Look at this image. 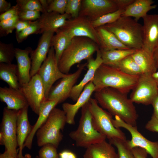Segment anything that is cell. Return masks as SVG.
Returning <instances> with one entry per match:
<instances>
[{
	"instance_id": "cell-41",
	"label": "cell",
	"mask_w": 158,
	"mask_h": 158,
	"mask_svg": "<svg viewBox=\"0 0 158 158\" xmlns=\"http://www.w3.org/2000/svg\"><path fill=\"white\" fill-rule=\"evenodd\" d=\"M82 0H68L65 13L70 15L72 18L79 16Z\"/></svg>"
},
{
	"instance_id": "cell-35",
	"label": "cell",
	"mask_w": 158,
	"mask_h": 158,
	"mask_svg": "<svg viewBox=\"0 0 158 158\" xmlns=\"http://www.w3.org/2000/svg\"><path fill=\"white\" fill-rule=\"evenodd\" d=\"M16 33L17 42L21 43L29 35L33 34H41V26L39 19L32 21L30 24L23 30Z\"/></svg>"
},
{
	"instance_id": "cell-26",
	"label": "cell",
	"mask_w": 158,
	"mask_h": 158,
	"mask_svg": "<svg viewBox=\"0 0 158 158\" xmlns=\"http://www.w3.org/2000/svg\"><path fill=\"white\" fill-rule=\"evenodd\" d=\"M154 1L152 0H134L126 9L121 16L133 17L138 21L143 18L150 10L155 8L157 6L153 5Z\"/></svg>"
},
{
	"instance_id": "cell-29",
	"label": "cell",
	"mask_w": 158,
	"mask_h": 158,
	"mask_svg": "<svg viewBox=\"0 0 158 158\" xmlns=\"http://www.w3.org/2000/svg\"><path fill=\"white\" fill-rule=\"evenodd\" d=\"M137 50L135 49H116L109 51L100 50V51L103 64L116 67L123 59L131 55Z\"/></svg>"
},
{
	"instance_id": "cell-42",
	"label": "cell",
	"mask_w": 158,
	"mask_h": 158,
	"mask_svg": "<svg viewBox=\"0 0 158 158\" xmlns=\"http://www.w3.org/2000/svg\"><path fill=\"white\" fill-rule=\"evenodd\" d=\"M40 13L37 11L19 10L18 16L20 20L33 21L40 18Z\"/></svg>"
},
{
	"instance_id": "cell-32",
	"label": "cell",
	"mask_w": 158,
	"mask_h": 158,
	"mask_svg": "<svg viewBox=\"0 0 158 158\" xmlns=\"http://www.w3.org/2000/svg\"><path fill=\"white\" fill-rule=\"evenodd\" d=\"M116 67L124 73L130 75H139L143 74L140 68L131 55L123 59Z\"/></svg>"
},
{
	"instance_id": "cell-9",
	"label": "cell",
	"mask_w": 158,
	"mask_h": 158,
	"mask_svg": "<svg viewBox=\"0 0 158 158\" xmlns=\"http://www.w3.org/2000/svg\"><path fill=\"white\" fill-rule=\"evenodd\" d=\"M112 122L115 127L123 128L130 133L131 138L130 140H128V142L131 148H141L145 150L152 158H158V141H152L147 139L139 132L137 126L126 123L117 116H115Z\"/></svg>"
},
{
	"instance_id": "cell-49",
	"label": "cell",
	"mask_w": 158,
	"mask_h": 158,
	"mask_svg": "<svg viewBox=\"0 0 158 158\" xmlns=\"http://www.w3.org/2000/svg\"><path fill=\"white\" fill-rule=\"evenodd\" d=\"M59 158H77L76 154L68 150H64L59 154Z\"/></svg>"
},
{
	"instance_id": "cell-39",
	"label": "cell",
	"mask_w": 158,
	"mask_h": 158,
	"mask_svg": "<svg viewBox=\"0 0 158 158\" xmlns=\"http://www.w3.org/2000/svg\"><path fill=\"white\" fill-rule=\"evenodd\" d=\"M19 20L18 16L10 20L0 21V37L5 36L12 33L15 29L17 22Z\"/></svg>"
},
{
	"instance_id": "cell-23",
	"label": "cell",
	"mask_w": 158,
	"mask_h": 158,
	"mask_svg": "<svg viewBox=\"0 0 158 158\" xmlns=\"http://www.w3.org/2000/svg\"><path fill=\"white\" fill-rule=\"evenodd\" d=\"M71 18L70 15L66 13L61 14L55 12L42 13L39 19L41 26V34L46 31L56 32L65 25L68 20Z\"/></svg>"
},
{
	"instance_id": "cell-50",
	"label": "cell",
	"mask_w": 158,
	"mask_h": 158,
	"mask_svg": "<svg viewBox=\"0 0 158 158\" xmlns=\"http://www.w3.org/2000/svg\"><path fill=\"white\" fill-rule=\"evenodd\" d=\"M151 104L153 108V113L152 114L158 119V94L153 99Z\"/></svg>"
},
{
	"instance_id": "cell-53",
	"label": "cell",
	"mask_w": 158,
	"mask_h": 158,
	"mask_svg": "<svg viewBox=\"0 0 158 158\" xmlns=\"http://www.w3.org/2000/svg\"><path fill=\"white\" fill-rule=\"evenodd\" d=\"M153 56L156 67L158 69V47L153 52Z\"/></svg>"
},
{
	"instance_id": "cell-24",
	"label": "cell",
	"mask_w": 158,
	"mask_h": 158,
	"mask_svg": "<svg viewBox=\"0 0 158 158\" xmlns=\"http://www.w3.org/2000/svg\"><path fill=\"white\" fill-rule=\"evenodd\" d=\"M58 104L56 102L47 99L42 102L40 106L39 117L32 126L31 132L24 143L23 148L26 147L30 150L31 149L33 139L37 132L44 123L52 110Z\"/></svg>"
},
{
	"instance_id": "cell-8",
	"label": "cell",
	"mask_w": 158,
	"mask_h": 158,
	"mask_svg": "<svg viewBox=\"0 0 158 158\" xmlns=\"http://www.w3.org/2000/svg\"><path fill=\"white\" fill-rule=\"evenodd\" d=\"M19 110L10 109L6 107L3 109L1 130L4 137L5 151L10 155L18 157L16 148L17 120Z\"/></svg>"
},
{
	"instance_id": "cell-43",
	"label": "cell",
	"mask_w": 158,
	"mask_h": 158,
	"mask_svg": "<svg viewBox=\"0 0 158 158\" xmlns=\"http://www.w3.org/2000/svg\"><path fill=\"white\" fill-rule=\"evenodd\" d=\"M19 11V7L17 4L12 6L8 11L0 14V21L7 20L18 16Z\"/></svg>"
},
{
	"instance_id": "cell-33",
	"label": "cell",
	"mask_w": 158,
	"mask_h": 158,
	"mask_svg": "<svg viewBox=\"0 0 158 158\" xmlns=\"http://www.w3.org/2000/svg\"><path fill=\"white\" fill-rule=\"evenodd\" d=\"M109 142L116 147L119 158H135L128 140L118 138L109 140Z\"/></svg>"
},
{
	"instance_id": "cell-27",
	"label": "cell",
	"mask_w": 158,
	"mask_h": 158,
	"mask_svg": "<svg viewBox=\"0 0 158 158\" xmlns=\"http://www.w3.org/2000/svg\"><path fill=\"white\" fill-rule=\"evenodd\" d=\"M95 29L99 37L100 50L109 51L130 49L121 43L112 33L103 26Z\"/></svg>"
},
{
	"instance_id": "cell-37",
	"label": "cell",
	"mask_w": 158,
	"mask_h": 158,
	"mask_svg": "<svg viewBox=\"0 0 158 158\" xmlns=\"http://www.w3.org/2000/svg\"><path fill=\"white\" fill-rule=\"evenodd\" d=\"M16 4L21 10L37 11L43 12L41 4L38 0H17Z\"/></svg>"
},
{
	"instance_id": "cell-16",
	"label": "cell",
	"mask_w": 158,
	"mask_h": 158,
	"mask_svg": "<svg viewBox=\"0 0 158 158\" xmlns=\"http://www.w3.org/2000/svg\"><path fill=\"white\" fill-rule=\"evenodd\" d=\"M142 49L153 55L158 47V14H147L143 18Z\"/></svg>"
},
{
	"instance_id": "cell-46",
	"label": "cell",
	"mask_w": 158,
	"mask_h": 158,
	"mask_svg": "<svg viewBox=\"0 0 158 158\" xmlns=\"http://www.w3.org/2000/svg\"><path fill=\"white\" fill-rule=\"evenodd\" d=\"M132 151L135 158H147L148 154L145 150L139 147L132 148Z\"/></svg>"
},
{
	"instance_id": "cell-36",
	"label": "cell",
	"mask_w": 158,
	"mask_h": 158,
	"mask_svg": "<svg viewBox=\"0 0 158 158\" xmlns=\"http://www.w3.org/2000/svg\"><path fill=\"white\" fill-rule=\"evenodd\" d=\"M15 49L12 43L0 41V63H12L15 57Z\"/></svg>"
},
{
	"instance_id": "cell-18",
	"label": "cell",
	"mask_w": 158,
	"mask_h": 158,
	"mask_svg": "<svg viewBox=\"0 0 158 158\" xmlns=\"http://www.w3.org/2000/svg\"><path fill=\"white\" fill-rule=\"evenodd\" d=\"M87 60V71L80 82L73 87L70 96L69 98L74 102L77 101L85 87L92 80L96 71L103 63L100 49L96 52L95 59L92 57Z\"/></svg>"
},
{
	"instance_id": "cell-2",
	"label": "cell",
	"mask_w": 158,
	"mask_h": 158,
	"mask_svg": "<svg viewBox=\"0 0 158 158\" xmlns=\"http://www.w3.org/2000/svg\"><path fill=\"white\" fill-rule=\"evenodd\" d=\"M140 75L128 74L117 67L103 63L96 71L92 81L95 90L110 87L127 94L134 88Z\"/></svg>"
},
{
	"instance_id": "cell-13",
	"label": "cell",
	"mask_w": 158,
	"mask_h": 158,
	"mask_svg": "<svg viewBox=\"0 0 158 158\" xmlns=\"http://www.w3.org/2000/svg\"><path fill=\"white\" fill-rule=\"evenodd\" d=\"M19 89L32 110L38 115L40 104L46 99L44 87L38 74L32 77L28 83L20 85Z\"/></svg>"
},
{
	"instance_id": "cell-5",
	"label": "cell",
	"mask_w": 158,
	"mask_h": 158,
	"mask_svg": "<svg viewBox=\"0 0 158 158\" xmlns=\"http://www.w3.org/2000/svg\"><path fill=\"white\" fill-rule=\"evenodd\" d=\"M66 123L64 111L55 107L54 108L45 122L36 133L38 146L42 147L50 143L57 148L63 138L61 131L63 130Z\"/></svg>"
},
{
	"instance_id": "cell-30",
	"label": "cell",
	"mask_w": 158,
	"mask_h": 158,
	"mask_svg": "<svg viewBox=\"0 0 158 158\" xmlns=\"http://www.w3.org/2000/svg\"><path fill=\"white\" fill-rule=\"evenodd\" d=\"M0 79L6 83L9 87L19 89L20 84L17 76V65L0 63Z\"/></svg>"
},
{
	"instance_id": "cell-25",
	"label": "cell",
	"mask_w": 158,
	"mask_h": 158,
	"mask_svg": "<svg viewBox=\"0 0 158 158\" xmlns=\"http://www.w3.org/2000/svg\"><path fill=\"white\" fill-rule=\"evenodd\" d=\"M83 158H119L113 146L106 140L87 148Z\"/></svg>"
},
{
	"instance_id": "cell-48",
	"label": "cell",
	"mask_w": 158,
	"mask_h": 158,
	"mask_svg": "<svg viewBox=\"0 0 158 158\" xmlns=\"http://www.w3.org/2000/svg\"><path fill=\"white\" fill-rule=\"evenodd\" d=\"M11 7V3L5 0H0V13L1 14L8 11Z\"/></svg>"
},
{
	"instance_id": "cell-20",
	"label": "cell",
	"mask_w": 158,
	"mask_h": 158,
	"mask_svg": "<svg viewBox=\"0 0 158 158\" xmlns=\"http://www.w3.org/2000/svg\"><path fill=\"white\" fill-rule=\"evenodd\" d=\"M32 49L30 47L25 49L15 48V58L17 61V76L20 85L26 84L31 77L30 71L31 61L29 56Z\"/></svg>"
},
{
	"instance_id": "cell-7",
	"label": "cell",
	"mask_w": 158,
	"mask_h": 158,
	"mask_svg": "<svg viewBox=\"0 0 158 158\" xmlns=\"http://www.w3.org/2000/svg\"><path fill=\"white\" fill-rule=\"evenodd\" d=\"M88 103L92 125L96 130L109 140L115 138L126 140L124 133L113 125L111 114L100 107L94 98H91Z\"/></svg>"
},
{
	"instance_id": "cell-52",
	"label": "cell",
	"mask_w": 158,
	"mask_h": 158,
	"mask_svg": "<svg viewBox=\"0 0 158 158\" xmlns=\"http://www.w3.org/2000/svg\"><path fill=\"white\" fill-rule=\"evenodd\" d=\"M43 10V12H47L48 6V0H39Z\"/></svg>"
},
{
	"instance_id": "cell-31",
	"label": "cell",
	"mask_w": 158,
	"mask_h": 158,
	"mask_svg": "<svg viewBox=\"0 0 158 158\" xmlns=\"http://www.w3.org/2000/svg\"><path fill=\"white\" fill-rule=\"evenodd\" d=\"M52 37L51 47L55 51L56 61L58 63L63 52L70 43L72 39L64 31L59 29Z\"/></svg>"
},
{
	"instance_id": "cell-55",
	"label": "cell",
	"mask_w": 158,
	"mask_h": 158,
	"mask_svg": "<svg viewBox=\"0 0 158 158\" xmlns=\"http://www.w3.org/2000/svg\"><path fill=\"white\" fill-rule=\"evenodd\" d=\"M35 158H39L38 156H36L35 157Z\"/></svg>"
},
{
	"instance_id": "cell-28",
	"label": "cell",
	"mask_w": 158,
	"mask_h": 158,
	"mask_svg": "<svg viewBox=\"0 0 158 158\" xmlns=\"http://www.w3.org/2000/svg\"><path fill=\"white\" fill-rule=\"evenodd\" d=\"M131 56L139 65L143 73L152 75L157 71L153 55L141 49L137 50Z\"/></svg>"
},
{
	"instance_id": "cell-4",
	"label": "cell",
	"mask_w": 158,
	"mask_h": 158,
	"mask_svg": "<svg viewBox=\"0 0 158 158\" xmlns=\"http://www.w3.org/2000/svg\"><path fill=\"white\" fill-rule=\"evenodd\" d=\"M130 49H139L143 46L142 25L130 17L121 16L115 22L103 26Z\"/></svg>"
},
{
	"instance_id": "cell-11",
	"label": "cell",
	"mask_w": 158,
	"mask_h": 158,
	"mask_svg": "<svg viewBox=\"0 0 158 158\" xmlns=\"http://www.w3.org/2000/svg\"><path fill=\"white\" fill-rule=\"evenodd\" d=\"M37 73L42 82L47 99L54 83L67 75L62 73L59 68L53 47H50L47 57L42 64Z\"/></svg>"
},
{
	"instance_id": "cell-17",
	"label": "cell",
	"mask_w": 158,
	"mask_h": 158,
	"mask_svg": "<svg viewBox=\"0 0 158 158\" xmlns=\"http://www.w3.org/2000/svg\"><path fill=\"white\" fill-rule=\"evenodd\" d=\"M54 32H44L40 38L37 46L30 54L31 61L30 76L31 78L37 73L42 64L46 59L51 47V42Z\"/></svg>"
},
{
	"instance_id": "cell-1",
	"label": "cell",
	"mask_w": 158,
	"mask_h": 158,
	"mask_svg": "<svg viewBox=\"0 0 158 158\" xmlns=\"http://www.w3.org/2000/svg\"><path fill=\"white\" fill-rule=\"evenodd\" d=\"M94 99L104 109L112 115L119 117L126 123L137 126L138 115L133 102L127 94L107 87L94 92Z\"/></svg>"
},
{
	"instance_id": "cell-14",
	"label": "cell",
	"mask_w": 158,
	"mask_h": 158,
	"mask_svg": "<svg viewBox=\"0 0 158 158\" xmlns=\"http://www.w3.org/2000/svg\"><path fill=\"white\" fill-rule=\"evenodd\" d=\"M87 65V63L78 65L75 72L67 74L60 79L57 84L52 87L47 99L56 102L59 104L69 98L73 87Z\"/></svg>"
},
{
	"instance_id": "cell-47",
	"label": "cell",
	"mask_w": 158,
	"mask_h": 158,
	"mask_svg": "<svg viewBox=\"0 0 158 158\" xmlns=\"http://www.w3.org/2000/svg\"><path fill=\"white\" fill-rule=\"evenodd\" d=\"M118 9L125 10L134 0H114Z\"/></svg>"
},
{
	"instance_id": "cell-10",
	"label": "cell",
	"mask_w": 158,
	"mask_h": 158,
	"mask_svg": "<svg viewBox=\"0 0 158 158\" xmlns=\"http://www.w3.org/2000/svg\"><path fill=\"white\" fill-rule=\"evenodd\" d=\"M158 94V87L152 75L143 73L140 75L130 98L133 103L147 105L151 104Z\"/></svg>"
},
{
	"instance_id": "cell-45",
	"label": "cell",
	"mask_w": 158,
	"mask_h": 158,
	"mask_svg": "<svg viewBox=\"0 0 158 158\" xmlns=\"http://www.w3.org/2000/svg\"><path fill=\"white\" fill-rule=\"evenodd\" d=\"M32 21L19 20L17 22L15 27V33L20 32L28 27Z\"/></svg>"
},
{
	"instance_id": "cell-15",
	"label": "cell",
	"mask_w": 158,
	"mask_h": 158,
	"mask_svg": "<svg viewBox=\"0 0 158 158\" xmlns=\"http://www.w3.org/2000/svg\"><path fill=\"white\" fill-rule=\"evenodd\" d=\"M118 9L114 0H82L79 16L92 21Z\"/></svg>"
},
{
	"instance_id": "cell-22",
	"label": "cell",
	"mask_w": 158,
	"mask_h": 158,
	"mask_svg": "<svg viewBox=\"0 0 158 158\" xmlns=\"http://www.w3.org/2000/svg\"><path fill=\"white\" fill-rule=\"evenodd\" d=\"M0 99L1 102L6 104L7 108L10 109L19 110L29 106L25 98L19 89L0 87Z\"/></svg>"
},
{
	"instance_id": "cell-12",
	"label": "cell",
	"mask_w": 158,
	"mask_h": 158,
	"mask_svg": "<svg viewBox=\"0 0 158 158\" xmlns=\"http://www.w3.org/2000/svg\"><path fill=\"white\" fill-rule=\"evenodd\" d=\"M65 32L72 39L75 37L88 38L99 47V36L91 21L87 18L78 16L68 20L65 25L60 28Z\"/></svg>"
},
{
	"instance_id": "cell-40",
	"label": "cell",
	"mask_w": 158,
	"mask_h": 158,
	"mask_svg": "<svg viewBox=\"0 0 158 158\" xmlns=\"http://www.w3.org/2000/svg\"><path fill=\"white\" fill-rule=\"evenodd\" d=\"M68 0H48L47 12H55L61 14L65 13Z\"/></svg>"
},
{
	"instance_id": "cell-34",
	"label": "cell",
	"mask_w": 158,
	"mask_h": 158,
	"mask_svg": "<svg viewBox=\"0 0 158 158\" xmlns=\"http://www.w3.org/2000/svg\"><path fill=\"white\" fill-rule=\"evenodd\" d=\"M124 10L118 9L113 12L108 13L92 21L94 28H96L116 21L122 16Z\"/></svg>"
},
{
	"instance_id": "cell-19",
	"label": "cell",
	"mask_w": 158,
	"mask_h": 158,
	"mask_svg": "<svg viewBox=\"0 0 158 158\" xmlns=\"http://www.w3.org/2000/svg\"><path fill=\"white\" fill-rule=\"evenodd\" d=\"M95 90V85L91 81L85 87L75 103H64L62 104V108L66 114L67 123L70 125L75 124V118L78 110L89 101Z\"/></svg>"
},
{
	"instance_id": "cell-51",
	"label": "cell",
	"mask_w": 158,
	"mask_h": 158,
	"mask_svg": "<svg viewBox=\"0 0 158 158\" xmlns=\"http://www.w3.org/2000/svg\"><path fill=\"white\" fill-rule=\"evenodd\" d=\"M0 158H18V157H13L5 151L3 153L0 154ZM23 158H31V156L30 154H26L24 156Z\"/></svg>"
},
{
	"instance_id": "cell-54",
	"label": "cell",
	"mask_w": 158,
	"mask_h": 158,
	"mask_svg": "<svg viewBox=\"0 0 158 158\" xmlns=\"http://www.w3.org/2000/svg\"><path fill=\"white\" fill-rule=\"evenodd\" d=\"M152 76L158 87V71L152 74Z\"/></svg>"
},
{
	"instance_id": "cell-44",
	"label": "cell",
	"mask_w": 158,
	"mask_h": 158,
	"mask_svg": "<svg viewBox=\"0 0 158 158\" xmlns=\"http://www.w3.org/2000/svg\"><path fill=\"white\" fill-rule=\"evenodd\" d=\"M145 127L146 129L150 131L158 133V119L152 114Z\"/></svg>"
},
{
	"instance_id": "cell-21",
	"label": "cell",
	"mask_w": 158,
	"mask_h": 158,
	"mask_svg": "<svg viewBox=\"0 0 158 158\" xmlns=\"http://www.w3.org/2000/svg\"><path fill=\"white\" fill-rule=\"evenodd\" d=\"M29 106L19 110L17 120V137L19 147L18 158H23V150L24 143L32 131V126L29 121L28 116Z\"/></svg>"
},
{
	"instance_id": "cell-6",
	"label": "cell",
	"mask_w": 158,
	"mask_h": 158,
	"mask_svg": "<svg viewBox=\"0 0 158 158\" xmlns=\"http://www.w3.org/2000/svg\"><path fill=\"white\" fill-rule=\"evenodd\" d=\"M69 135L75 142L77 147L86 148L106 140V136L97 132L93 126L88 102L81 108L78 128L70 132Z\"/></svg>"
},
{
	"instance_id": "cell-3",
	"label": "cell",
	"mask_w": 158,
	"mask_h": 158,
	"mask_svg": "<svg viewBox=\"0 0 158 158\" xmlns=\"http://www.w3.org/2000/svg\"><path fill=\"white\" fill-rule=\"evenodd\" d=\"M99 49L98 44L88 38L74 37L59 60L58 66L60 71L64 74H68L73 65L92 57L94 53Z\"/></svg>"
},
{
	"instance_id": "cell-38",
	"label": "cell",
	"mask_w": 158,
	"mask_h": 158,
	"mask_svg": "<svg viewBox=\"0 0 158 158\" xmlns=\"http://www.w3.org/2000/svg\"><path fill=\"white\" fill-rule=\"evenodd\" d=\"M57 148L51 143L46 144L39 150L38 156L39 158H59Z\"/></svg>"
}]
</instances>
